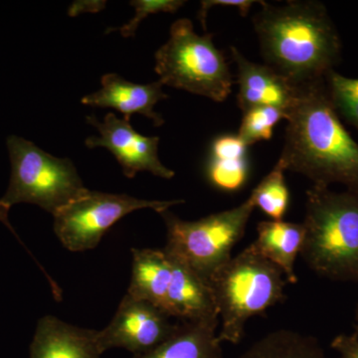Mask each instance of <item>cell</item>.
<instances>
[{
	"label": "cell",
	"mask_w": 358,
	"mask_h": 358,
	"mask_svg": "<svg viewBox=\"0 0 358 358\" xmlns=\"http://www.w3.org/2000/svg\"><path fill=\"white\" fill-rule=\"evenodd\" d=\"M219 320L181 322L173 334L150 352L133 358H222Z\"/></svg>",
	"instance_id": "15"
},
{
	"label": "cell",
	"mask_w": 358,
	"mask_h": 358,
	"mask_svg": "<svg viewBox=\"0 0 358 358\" xmlns=\"http://www.w3.org/2000/svg\"><path fill=\"white\" fill-rule=\"evenodd\" d=\"M256 241L250 245L259 255L267 259L284 273L291 284H296L294 264L305 243L303 224L285 221H262L257 226Z\"/></svg>",
	"instance_id": "17"
},
{
	"label": "cell",
	"mask_w": 358,
	"mask_h": 358,
	"mask_svg": "<svg viewBox=\"0 0 358 358\" xmlns=\"http://www.w3.org/2000/svg\"><path fill=\"white\" fill-rule=\"evenodd\" d=\"M6 143L11 178L6 194L0 199V221L11 230L7 214L13 205L35 204L54 215L86 192L69 159L47 154L20 136H9Z\"/></svg>",
	"instance_id": "5"
},
{
	"label": "cell",
	"mask_w": 358,
	"mask_h": 358,
	"mask_svg": "<svg viewBox=\"0 0 358 358\" xmlns=\"http://www.w3.org/2000/svg\"><path fill=\"white\" fill-rule=\"evenodd\" d=\"M237 358H327L320 341L289 329H279L257 341Z\"/></svg>",
	"instance_id": "19"
},
{
	"label": "cell",
	"mask_w": 358,
	"mask_h": 358,
	"mask_svg": "<svg viewBox=\"0 0 358 358\" xmlns=\"http://www.w3.org/2000/svg\"><path fill=\"white\" fill-rule=\"evenodd\" d=\"M331 348L341 358H358V329L353 334H339L331 341Z\"/></svg>",
	"instance_id": "25"
},
{
	"label": "cell",
	"mask_w": 358,
	"mask_h": 358,
	"mask_svg": "<svg viewBox=\"0 0 358 358\" xmlns=\"http://www.w3.org/2000/svg\"><path fill=\"white\" fill-rule=\"evenodd\" d=\"M155 72L162 85L224 102L234 84L227 59L212 34L199 36L189 20L171 25L169 41L155 53Z\"/></svg>",
	"instance_id": "6"
},
{
	"label": "cell",
	"mask_w": 358,
	"mask_h": 358,
	"mask_svg": "<svg viewBox=\"0 0 358 358\" xmlns=\"http://www.w3.org/2000/svg\"><path fill=\"white\" fill-rule=\"evenodd\" d=\"M171 258L173 268L167 294V315L181 322L219 320L209 285L185 264Z\"/></svg>",
	"instance_id": "14"
},
{
	"label": "cell",
	"mask_w": 358,
	"mask_h": 358,
	"mask_svg": "<svg viewBox=\"0 0 358 358\" xmlns=\"http://www.w3.org/2000/svg\"><path fill=\"white\" fill-rule=\"evenodd\" d=\"M260 6L253 24L266 65L298 88L324 81L341 54L326 7L317 1Z\"/></svg>",
	"instance_id": "2"
},
{
	"label": "cell",
	"mask_w": 358,
	"mask_h": 358,
	"mask_svg": "<svg viewBox=\"0 0 358 358\" xmlns=\"http://www.w3.org/2000/svg\"><path fill=\"white\" fill-rule=\"evenodd\" d=\"M237 66V102L245 113L256 107H275L288 113L298 96V87L268 65L251 62L236 47H231Z\"/></svg>",
	"instance_id": "11"
},
{
	"label": "cell",
	"mask_w": 358,
	"mask_h": 358,
	"mask_svg": "<svg viewBox=\"0 0 358 358\" xmlns=\"http://www.w3.org/2000/svg\"><path fill=\"white\" fill-rule=\"evenodd\" d=\"M90 124L98 129L100 136L86 140L89 148H105L115 155L128 178H134L141 171H148L159 178L171 179L176 173L167 169L159 159V138L145 136L136 133L129 120L119 119L113 113L99 122L94 115L87 117Z\"/></svg>",
	"instance_id": "10"
},
{
	"label": "cell",
	"mask_w": 358,
	"mask_h": 358,
	"mask_svg": "<svg viewBox=\"0 0 358 358\" xmlns=\"http://www.w3.org/2000/svg\"><path fill=\"white\" fill-rule=\"evenodd\" d=\"M183 202L138 199L131 195L87 189L54 214V232L69 251H87L96 248L106 232L131 212L152 208L159 214Z\"/></svg>",
	"instance_id": "8"
},
{
	"label": "cell",
	"mask_w": 358,
	"mask_h": 358,
	"mask_svg": "<svg viewBox=\"0 0 358 358\" xmlns=\"http://www.w3.org/2000/svg\"><path fill=\"white\" fill-rule=\"evenodd\" d=\"M357 320L358 322V307H357ZM357 329H358V327H357Z\"/></svg>",
	"instance_id": "26"
},
{
	"label": "cell",
	"mask_w": 358,
	"mask_h": 358,
	"mask_svg": "<svg viewBox=\"0 0 358 358\" xmlns=\"http://www.w3.org/2000/svg\"><path fill=\"white\" fill-rule=\"evenodd\" d=\"M131 253L133 270L127 294L152 303L167 315L173 259L164 249H131Z\"/></svg>",
	"instance_id": "16"
},
{
	"label": "cell",
	"mask_w": 358,
	"mask_h": 358,
	"mask_svg": "<svg viewBox=\"0 0 358 358\" xmlns=\"http://www.w3.org/2000/svg\"><path fill=\"white\" fill-rule=\"evenodd\" d=\"M98 331L82 329L54 315L39 320L29 358H101Z\"/></svg>",
	"instance_id": "13"
},
{
	"label": "cell",
	"mask_w": 358,
	"mask_h": 358,
	"mask_svg": "<svg viewBox=\"0 0 358 358\" xmlns=\"http://www.w3.org/2000/svg\"><path fill=\"white\" fill-rule=\"evenodd\" d=\"M176 327L159 308L126 294L110 324L98 331V343L103 352L124 348L141 355L164 343Z\"/></svg>",
	"instance_id": "9"
},
{
	"label": "cell",
	"mask_w": 358,
	"mask_h": 358,
	"mask_svg": "<svg viewBox=\"0 0 358 358\" xmlns=\"http://www.w3.org/2000/svg\"><path fill=\"white\" fill-rule=\"evenodd\" d=\"M285 171L286 169L279 160L249 197L254 207H258L274 221H282L289 208V192Z\"/></svg>",
	"instance_id": "20"
},
{
	"label": "cell",
	"mask_w": 358,
	"mask_h": 358,
	"mask_svg": "<svg viewBox=\"0 0 358 358\" xmlns=\"http://www.w3.org/2000/svg\"><path fill=\"white\" fill-rule=\"evenodd\" d=\"M221 343H241L247 322L285 299L284 273L251 247L231 258L209 282Z\"/></svg>",
	"instance_id": "4"
},
{
	"label": "cell",
	"mask_w": 358,
	"mask_h": 358,
	"mask_svg": "<svg viewBox=\"0 0 358 358\" xmlns=\"http://www.w3.org/2000/svg\"><path fill=\"white\" fill-rule=\"evenodd\" d=\"M301 255L315 273L358 281V194L313 185L307 192Z\"/></svg>",
	"instance_id": "3"
},
{
	"label": "cell",
	"mask_w": 358,
	"mask_h": 358,
	"mask_svg": "<svg viewBox=\"0 0 358 358\" xmlns=\"http://www.w3.org/2000/svg\"><path fill=\"white\" fill-rule=\"evenodd\" d=\"M287 119V113L275 107H256L243 113L238 136L248 147L258 141H270L275 127Z\"/></svg>",
	"instance_id": "21"
},
{
	"label": "cell",
	"mask_w": 358,
	"mask_h": 358,
	"mask_svg": "<svg viewBox=\"0 0 358 358\" xmlns=\"http://www.w3.org/2000/svg\"><path fill=\"white\" fill-rule=\"evenodd\" d=\"M254 208L248 199L239 206L196 221L182 220L169 209L160 212L166 226L164 250L209 284L232 258V250L243 238Z\"/></svg>",
	"instance_id": "7"
},
{
	"label": "cell",
	"mask_w": 358,
	"mask_h": 358,
	"mask_svg": "<svg viewBox=\"0 0 358 358\" xmlns=\"http://www.w3.org/2000/svg\"><path fill=\"white\" fill-rule=\"evenodd\" d=\"M185 1L181 0H134L131 1V6L136 9L133 20L129 23L117 28L124 37H133L141 21L150 14L167 13H176L181 6H185ZM108 29L106 33L115 31Z\"/></svg>",
	"instance_id": "23"
},
{
	"label": "cell",
	"mask_w": 358,
	"mask_h": 358,
	"mask_svg": "<svg viewBox=\"0 0 358 358\" xmlns=\"http://www.w3.org/2000/svg\"><path fill=\"white\" fill-rule=\"evenodd\" d=\"M324 79L334 109L358 129V79L341 76L334 71H331Z\"/></svg>",
	"instance_id": "22"
},
{
	"label": "cell",
	"mask_w": 358,
	"mask_h": 358,
	"mask_svg": "<svg viewBox=\"0 0 358 358\" xmlns=\"http://www.w3.org/2000/svg\"><path fill=\"white\" fill-rule=\"evenodd\" d=\"M248 145L238 134H224L213 141L206 173L209 182L222 192L241 189L249 178Z\"/></svg>",
	"instance_id": "18"
},
{
	"label": "cell",
	"mask_w": 358,
	"mask_h": 358,
	"mask_svg": "<svg viewBox=\"0 0 358 358\" xmlns=\"http://www.w3.org/2000/svg\"><path fill=\"white\" fill-rule=\"evenodd\" d=\"M256 2L259 1H254V0H203V1H201V8H200L199 13V18L202 27L204 30H206L207 14H208V11L210 10L212 7H234V8L239 9L240 14L242 16H247L250 9Z\"/></svg>",
	"instance_id": "24"
},
{
	"label": "cell",
	"mask_w": 358,
	"mask_h": 358,
	"mask_svg": "<svg viewBox=\"0 0 358 358\" xmlns=\"http://www.w3.org/2000/svg\"><path fill=\"white\" fill-rule=\"evenodd\" d=\"M162 82L141 85L131 83L117 74H106L102 78V89L85 96L82 103L92 107L113 108L129 120L133 114L145 115L152 120L155 127L164 121L154 110L159 101L169 98L162 90Z\"/></svg>",
	"instance_id": "12"
},
{
	"label": "cell",
	"mask_w": 358,
	"mask_h": 358,
	"mask_svg": "<svg viewBox=\"0 0 358 358\" xmlns=\"http://www.w3.org/2000/svg\"><path fill=\"white\" fill-rule=\"evenodd\" d=\"M288 122L280 162L313 185H345L358 194V143L339 121L324 81L299 89L287 113Z\"/></svg>",
	"instance_id": "1"
}]
</instances>
